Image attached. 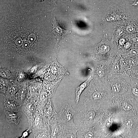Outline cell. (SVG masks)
Wrapping results in <instances>:
<instances>
[{
  "instance_id": "14",
  "label": "cell",
  "mask_w": 138,
  "mask_h": 138,
  "mask_svg": "<svg viewBox=\"0 0 138 138\" xmlns=\"http://www.w3.org/2000/svg\"><path fill=\"white\" fill-rule=\"evenodd\" d=\"M51 136L52 137H58L63 126L58 121L52 120L51 122Z\"/></svg>"
},
{
  "instance_id": "3",
  "label": "cell",
  "mask_w": 138,
  "mask_h": 138,
  "mask_svg": "<svg viewBox=\"0 0 138 138\" xmlns=\"http://www.w3.org/2000/svg\"><path fill=\"white\" fill-rule=\"evenodd\" d=\"M75 112V110L70 103L64 104L61 107L57 114L58 121L63 126L77 129V126L74 123L73 120Z\"/></svg>"
},
{
  "instance_id": "12",
  "label": "cell",
  "mask_w": 138,
  "mask_h": 138,
  "mask_svg": "<svg viewBox=\"0 0 138 138\" xmlns=\"http://www.w3.org/2000/svg\"><path fill=\"white\" fill-rule=\"evenodd\" d=\"M78 129L77 138L94 137L95 132L93 129L81 127Z\"/></svg>"
},
{
  "instance_id": "28",
  "label": "cell",
  "mask_w": 138,
  "mask_h": 138,
  "mask_svg": "<svg viewBox=\"0 0 138 138\" xmlns=\"http://www.w3.org/2000/svg\"><path fill=\"white\" fill-rule=\"evenodd\" d=\"M27 106L28 108L30 109L32 107V104L31 103H29L27 104Z\"/></svg>"
},
{
  "instance_id": "20",
  "label": "cell",
  "mask_w": 138,
  "mask_h": 138,
  "mask_svg": "<svg viewBox=\"0 0 138 138\" xmlns=\"http://www.w3.org/2000/svg\"><path fill=\"white\" fill-rule=\"evenodd\" d=\"M128 37V36L127 38H125L124 37H121L120 38L118 42V43L117 44L118 46V48L119 49L120 48L122 49L125 43L127 41V40L130 37H129L128 39L126 40Z\"/></svg>"
},
{
  "instance_id": "26",
  "label": "cell",
  "mask_w": 138,
  "mask_h": 138,
  "mask_svg": "<svg viewBox=\"0 0 138 138\" xmlns=\"http://www.w3.org/2000/svg\"><path fill=\"white\" fill-rule=\"evenodd\" d=\"M112 123V119L111 118H108L106 121V124L108 126H110Z\"/></svg>"
},
{
  "instance_id": "27",
  "label": "cell",
  "mask_w": 138,
  "mask_h": 138,
  "mask_svg": "<svg viewBox=\"0 0 138 138\" xmlns=\"http://www.w3.org/2000/svg\"><path fill=\"white\" fill-rule=\"evenodd\" d=\"M40 119L39 117H37L36 118L35 121V123L36 125L37 126L38 125L40 122Z\"/></svg>"
},
{
  "instance_id": "9",
  "label": "cell",
  "mask_w": 138,
  "mask_h": 138,
  "mask_svg": "<svg viewBox=\"0 0 138 138\" xmlns=\"http://www.w3.org/2000/svg\"><path fill=\"white\" fill-rule=\"evenodd\" d=\"M125 31L129 35L132 36L138 33V24L136 21L133 20H129L125 22Z\"/></svg>"
},
{
  "instance_id": "16",
  "label": "cell",
  "mask_w": 138,
  "mask_h": 138,
  "mask_svg": "<svg viewBox=\"0 0 138 138\" xmlns=\"http://www.w3.org/2000/svg\"><path fill=\"white\" fill-rule=\"evenodd\" d=\"M130 71L138 68V56L129 58Z\"/></svg>"
},
{
  "instance_id": "11",
  "label": "cell",
  "mask_w": 138,
  "mask_h": 138,
  "mask_svg": "<svg viewBox=\"0 0 138 138\" xmlns=\"http://www.w3.org/2000/svg\"><path fill=\"white\" fill-rule=\"evenodd\" d=\"M77 129H69L63 126L59 138H77Z\"/></svg>"
},
{
  "instance_id": "10",
  "label": "cell",
  "mask_w": 138,
  "mask_h": 138,
  "mask_svg": "<svg viewBox=\"0 0 138 138\" xmlns=\"http://www.w3.org/2000/svg\"><path fill=\"white\" fill-rule=\"evenodd\" d=\"M93 78L91 76L85 82L78 86L76 88L75 93V101L78 104L79 101L80 95L85 88L89 85Z\"/></svg>"
},
{
  "instance_id": "6",
  "label": "cell",
  "mask_w": 138,
  "mask_h": 138,
  "mask_svg": "<svg viewBox=\"0 0 138 138\" xmlns=\"http://www.w3.org/2000/svg\"><path fill=\"white\" fill-rule=\"evenodd\" d=\"M111 58L112 60L109 65L108 77L115 78L120 76L119 58L117 53Z\"/></svg>"
},
{
  "instance_id": "22",
  "label": "cell",
  "mask_w": 138,
  "mask_h": 138,
  "mask_svg": "<svg viewBox=\"0 0 138 138\" xmlns=\"http://www.w3.org/2000/svg\"><path fill=\"white\" fill-rule=\"evenodd\" d=\"M133 85L132 87V92L133 95L136 97L138 98V87L137 86V83L133 82Z\"/></svg>"
},
{
  "instance_id": "25",
  "label": "cell",
  "mask_w": 138,
  "mask_h": 138,
  "mask_svg": "<svg viewBox=\"0 0 138 138\" xmlns=\"http://www.w3.org/2000/svg\"><path fill=\"white\" fill-rule=\"evenodd\" d=\"M48 98V95L47 93L44 92L42 93L40 99L42 101H45L47 100Z\"/></svg>"
},
{
  "instance_id": "5",
  "label": "cell",
  "mask_w": 138,
  "mask_h": 138,
  "mask_svg": "<svg viewBox=\"0 0 138 138\" xmlns=\"http://www.w3.org/2000/svg\"><path fill=\"white\" fill-rule=\"evenodd\" d=\"M109 65L106 60H103L96 65L94 73L99 78L105 79L108 77Z\"/></svg>"
},
{
  "instance_id": "13",
  "label": "cell",
  "mask_w": 138,
  "mask_h": 138,
  "mask_svg": "<svg viewBox=\"0 0 138 138\" xmlns=\"http://www.w3.org/2000/svg\"><path fill=\"white\" fill-rule=\"evenodd\" d=\"M124 26L118 24L115 25L112 33L111 41L112 42L115 41L117 44L119 40L124 32Z\"/></svg>"
},
{
  "instance_id": "7",
  "label": "cell",
  "mask_w": 138,
  "mask_h": 138,
  "mask_svg": "<svg viewBox=\"0 0 138 138\" xmlns=\"http://www.w3.org/2000/svg\"><path fill=\"white\" fill-rule=\"evenodd\" d=\"M117 53L119 58L120 76H128L126 71H130L129 58L122 51L118 52Z\"/></svg>"
},
{
  "instance_id": "8",
  "label": "cell",
  "mask_w": 138,
  "mask_h": 138,
  "mask_svg": "<svg viewBox=\"0 0 138 138\" xmlns=\"http://www.w3.org/2000/svg\"><path fill=\"white\" fill-rule=\"evenodd\" d=\"M53 31L55 34L57 40L63 38L67 34L71 32L70 31L65 30L61 27L54 17H53Z\"/></svg>"
},
{
  "instance_id": "18",
  "label": "cell",
  "mask_w": 138,
  "mask_h": 138,
  "mask_svg": "<svg viewBox=\"0 0 138 138\" xmlns=\"http://www.w3.org/2000/svg\"><path fill=\"white\" fill-rule=\"evenodd\" d=\"M45 113L49 118H50L53 114L56 113L55 111L50 103H49L47 109H46Z\"/></svg>"
},
{
  "instance_id": "30",
  "label": "cell",
  "mask_w": 138,
  "mask_h": 138,
  "mask_svg": "<svg viewBox=\"0 0 138 138\" xmlns=\"http://www.w3.org/2000/svg\"><path fill=\"white\" fill-rule=\"evenodd\" d=\"M137 137H138V132L137 133Z\"/></svg>"
},
{
  "instance_id": "2",
  "label": "cell",
  "mask_w": 138,
  "mask_h": 138,
  "mask_svg": "<svg viewBox=\"0 0 138 138\" xmlns=\"http://www.w3.org/2000/svg\"><path fill=\"white\" fill-rule=\"evenodd\" d=\"M114 45L108 39L107 34L104 35L102 41L96 45L92 55L95 60H106L111 58Z\"/></svg>"
},
{
  "instance_id": "17",
  "label": "cell",
  "mask_w": 138,
  "mask_h": 138,
  "mask_svg": "<svg viewBox=\"0 0 138 138\" xmlns=\"http://www.w3.org/2000/svg\"><path fill=\"white\" fill-rule=\"evenodd\" d=\"M132 119L127 120L125 122V125L127 129L130 131L132 130L135 125V122Z\"/></svg>"
},
{
  "instance_id": "21",
  "label": "cell",
  "mask_w": 138,
  "mask_h": 138,
  "mask_svg": "<svg viewBox=\"0 0 138 138\" xmlns=\"http://www.w3.org/2000/svg\"><path fill=\"white\" fill-rule=\"evenodd\" d=\"M128 2L130 7L138 9V0H128Z\"/></svg>"
},
{
  "instance_id": "29",
  "label": "cell",
  "mask_w": 138,
  "mask_h": 138,
  "mask_svg": "<svg viewBox=\"0 0 138 138\" xmlns=\"http://www.w3.org/2000/svg\"><path fill=\"white\" fill-rule=\"evenodd\" d=\"M40 0V1H41V0H42V1L43 0ZM52 0V1H54V2H55V0Z\"/></svg>"
},
{
  "instance_id": "23",
  "label": "cell",
  "mask_w": 138,
  "mask_h": 138,
  "mask_svg": "<svg viewBox=\"0 0 138 138\" xmlns=\"http://www.w3.org/2000/svg\"><path fill=\"white\" fill-rule=\"evenodd\" d=\"M123 108L125 110L129 111L134 109L133 106L128 103H125L123 106Z\"/></svg>"
},
{
  "instance_id": "4",
  "label": "cell",
  "mask_w": 138,
  "mask_h": 138,
  "mask_svg": "<svg viewBox=\"0 0 138 138\" xmlns=\"http://www.w3.org/2000/svg\"><path fill=\"white\" fill-rule=\"evenodd\" d=\"M96 112L88 107L83 108L76 112L77 119L81 127L87 128L96 119Z\"/></svg>"
},
{
  "instance_id": "24",
  "label": "cell",
  "mask_w": 138,
  "mask_h": 138,
  "mask_svg": "<svg viewBox=\"0 0 138 138\" xmlns=\"http://www.w3.org/2000/svg\"><path fill=\"white\" fill-rule=\"evenodd\" d=\"M130 72L131 74L130 76L138 79V69L132 70Z\"/></svg>"
},
{
  "instance_id": "19",
  "label": "cell",
  "mask_w": 138,
  "mask_h": 138,
  "mask_svg": "<svg viewBox=\"0 0 138 138\" xmlns=\"http://www.w3.org/2000/svg\"><path fill=\"white\" fill-rule=\"evenodd\" d=\"M111 88L113 92L118 93L121 90V86L120 83L118 82H116L112 85Z\"/></svg>"
},
{
  "instance_id": "1",
  "label": "cell",
  "mask_w": 138,
  "mask_h": 138,
  "mask_svg": "<svg viewBox=\"0 0 138 138\" xmlns=\"http://www.w3.org/2000/svg\"><path fill=\"white\" fill-rule=\"evenodd\" d=\"M130 15L122 6H110L106 10L103 18L105 21L119 24L130 19Z\"/></svg>"
},
{
  "instance_id": "15",
  "label": "cell",
  "mask_w": 138,
  "mask_h": 138,
  "mask_svg": "<svg viewBox=\"0 0 138 138\" xmlns=\"http://www.w3.org/2000/svg\"><path fill=\"white\" fill-rule=\"evenodd\" d=\"M124 53L129 58L136 56H138V49L134 45Z\"/></svg>"
}]
</instances>
